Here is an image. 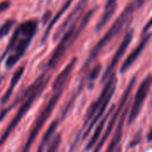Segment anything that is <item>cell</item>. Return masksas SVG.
<instances>
[{"label": "cell", "mask_w": 152, "mask_h": 152, "mask_svg": "<svg viewBox=\"0 0 152 152\" xmlns=\"http://www.w3.org/2000/svg\"><path fill=\"white\" fill-rule=\"evenodd\" d=\"M80 16H78L70 24V26L69 27V29L67 30L65 35L61 37V40L60 41L59 45L53 51L50 60L48 61V63H47L48 69H53L57 65V63L61 59V57L63 56V54L65 53L67 49L76 41V39L79 37V35L84 30V28L86 27V25L88 24L89 20L92 18V15L90 13H86L85 15V17L82 19L79 27L77 28V24L78 20L80 19Z\"/></svg>", "instance_id": "6da1fadb"}, {"label": "cell", "mask_w": 152, "mask_h": 152, "mask_svg": "<svg viewBox=\"0 0 152 152\" xmlns=\"http://www.w3.org/2000/svg\"><path fill=\"white\" fill-rule=\"evenodd\" d=\"M135 9H136V7H135L134 3L129 4L126 5V7L124 9V11L119 14V16L117 18V20L111 25L110 29L106 32L104 37L93 48V50L91 51L90 55L88 57L86 64L89 63L91 61H93L100 53V52L122 30V28H124V26L126 25V23L127 22L129 18L132 16V14L134 13Z\"/></svg>", "instance_id": "7a4b0ae2"}, {"label": "cell", "mask_w": 152, "mask_h": 152, "mask_svg": "<svg viewBox=\"0 0 152 152\" xmlns=\"http://www.w3.org/2000/svg\"><path fill=\"white\" fill-rule=\"evenodd\" d=\"M45 73L41 75V78L38 82V84L37 85V86L34 88V90L28 94V99L23 102V104L21 105V107L20 108L19 111L17 112V114L15 115V117L12 118V120L10 122V124L8 125L7 128L5 129V131L4 132V134H2L1 138H0V146H2L6 140L8 139V137L10 136V134H12V132L13 131V129L18 126V124L20 123V121L22 119V118L24 117V115L28 111L29 108L31 107V105L33 104V102H35V100L41 94V93L43 92V90L45 89V87L46 86L50 77L45 78Z\"/></svg>", "instance_id": "3957f363"}, {"label": "cell", "mask_w": 152, "mask_h": 152, "mask_svg": "<svg viewBox=\"0 0 152 152\" xmlns=\"http://www.w3.org/2000/svg\"><path fill=\"white\" fill-rule=\"evenodd\" d=\"M54 92H55L54 94L52 96V98L50 99V101L48 102L46 106L44 108V110L38 115V117H37L32 129L30 130V134H29V135L28 137V140H27V142H26V143H25V145L23 147L22 152L29 151V149H30L31 145L33 144V142H35V140L37 138V135L38 134V133L40 132V130L44 126L46 120L49 118V117H50L51 113L53 112L55 105L57 104L59 99L61 98V96L62 94V92H63V89H59V90H56Z\"/></svg>", "instance_id": "277c9868"}, {"label": "cell", "mask_w": 152, "mask_h": 152, "mask_svg": "<svg viewBox=\"0 0 152 152\" xmlns=\"http://www.w3.org/2000/svg\"><path fill=\"white\" fill-rule=\"evenodd\" d=\"M135 81H136V77L134 76V77L130 80V83H129L128 86L126 87L125 93L123 94V96H122V98H121V100H120V102H119V104H118V109L116 110L115 113L113 114V116H112V118H111L110 123L108 124V126H107V128H106V131H105V133H104V134H103L102 140L100 141V142L98 143V145L95 147V150H94V152H100L101 149L102 148V146L105 144L106 141L108 140V138H109V136H110V133H111V131H112V129H113V127H114V126H115V124H116V121H117L118 118L119 117V115H120L122 110L124 109V106L126 105V101H127V99H128V96H129V94H131V92H132V90H133V87H134V84H135Z\"/></svg>", "instance_id": "5b68a950"}, {"label": "cell", "mask_w": 152, "mask_h": 152, "mask_svg": "<svg viewBox=\"0 0 152 152\" xmlns=\"http://www.w3.org/2000/svg\"><path fill=\"white\" fill-rule=\"evenodd\" d=\"M151 76L148 75L147 77L142 82V84L140 85L133 106H132V110L129 115V118H128V124H132L136 118L138 117V115L141 112V110L142 108L143 102L149 94L150 88H151Z\"/></svg>", "instance_id": "8992f818"}, {"label": "cell", "mask_w": 152, "mask_h": 152, "mask_svg": "<svg viewBox=\"0 0 152 152\" xmlns=\"http://www.w3.org/2000/svg\"><path fill=\"white\" fill-rule=\"evenodd\" d=\"M20 31V30H19ZM33 38V36H29V35H23L20 32V37L19 39L15 45V46L13 47L12 53L10 54L6 60L5 65L7 68H12L13 67L16 62L24 55L26 50L28 49L31 40Z\"/></svg>", "instance_id": "52a82bcc"}, {"label": "cell", "mask_w": 152, "mask_h": 152, "mask_svg": "<svg viewBox=\"0 0 152 152\" xmlns=\"http://www.w3.org/2000/svg\"><path fill=\"white\" fill-rule=\"evenodd\" d=\"M116 81H117V80H116V75H115V73L112 72V73L109 76V79H108L106 85L104 86V87H103V89H102V93H101L99 98H98L95 102H94V103H93V104L90 106V108L88 109V111H87V114H86V120H85V124H84V126H83V127H82V131H83L84 128L88 125V122L92 119V118L94 117V115L95 114V112L100 109V107L102 106L103 101L105 100V98H106L108 93H109L110 90L112 88V86L116 84Z\"/></svg>", "instance_id": "ba28073f"}, {"label": "cell", "mask_w": 152, "mask_h": 152, "mask_svg": "<svg viewBox=\"0 0 152 152\" xmlns=\"http://www.w3.org/2000/svg\"><path fill=\"white\" fill-rule=\"evenodd\" d=\"M133 37H134V31L133 30H131V31L126 33V35L125 36V37H124V39H123V41L121 43V45H119L118 49L117 50L116 53L114 54V56H113L110 65L108 66L107 69L105 70V72H104V74L102 76V81L106 80V78H108L109 76L113 72L115 67L117 66V64L118 63V61H120V59L122 58V56L126 53V49L128 48V46H129V45H130V43H131V41L133 39Z\"/></svg>", "instance_id": "9c48e42d"}, {"label": "cell", "mask_w": 152, "mask_h": 152, "mask_svg": "<svg viewBox=\"0 0 152 152\" xmlns=\"http://www.w3.org/2000/svg\"><path fill=\"white\" fill-rule=\"evenodd\" d=\"M150 38H151V34L145 35V37L141 41V43L138 45V46L129 54V56L126 58V60L122 64V67L120 69V72L121 73H125L126 71H127L128 69L134 63V61L138 59V57L141 55V53H142V51L145 49V46L147 45Z\"/></svg>", "instance_id": "30bf717a"}, {"label": "cell", "mask_w": 152, "mask_h": 152, "mask_svg": "<svg viewBox=\"0 0 152 152\" xmlns=\"http://www.w3.org/2000/svg\"><path fill=\"white\" fill-rule=\"evenodd\" d=\"M76 62H77V58L75 57L69 62V64L63 69V70L57 76V77L54 79L53 84V88L54 91L59 90V89H64L68 77H69L71 71L73 70L76 65Z\"/></svg>", "instance_id": "8fae6325"}, {"label": "cell", "mask_w": 152, "mask_h": 152, "mask_svg": "<svg viewBox=\"0 0 152 152\" xmlns=\"http://www.w3.org/2000/svg\"><path fill=\"white\" fill-rule=\"evenodd\" d=\"M117 3H118V0H108L107 4L105 5V8H104L103 14L96 25L97 32L100 31L109 22V20L112 18V16L114 15V13L117 10Z\"/></svg>", "instance_id": "7c38bea8"}, {"label": "cell", "mask_w": 152, "mask_h": 152, "mask_svg": "<svg viewBox=\"0 0 152 152\" xmlns=\"http://www.w3.org/2000/svg\"><path fill=\"white\" fill-rule=\"evenodd\" d=\"M115 89H116V84L112 86V88L110 90V92L108 93V94H107V96H106V98H105V100L103 101V102H102V106L100 107V110H99V111H98V113H97V115L94 117V118L92 120V122H91V124H90V126L87 127V129H86V131L85 132V134H84V138L83 139H86V137L90 134V132L92 131V129L94 128V125L99 121V119L102 117V115H103V113H104V111H105V110L107 109V106H108V104H109V102H110V100H111V98H112V95L114 94V93H115Z\"/></svg>", "instance_id": "4fadbf2b"}, {"label": "cell", "mask_w": 152, "mask_h": 152, "mask_svg": "<svg viewBox=\"0 0 152 152\" xmlns=\"http://www.w3.org/2000/svg\"><path fill=\"white\" fill-rule=\"evenodd\" d=\"M130 108V104L127 105V107L125 109V111L124 113L122 114V116L120 117V119H119V122H118V125L117 126V130H116V133L114 134V137L111 141V142L110 143L108 149L106 152H114L115 149L117 148V146L118 145V143L120 142L121 141V137H122V134H123V126H124V122H125V119H126V117L127 115V112H128V110Z\"/></svg>", "instance_id": "5bb4252c"}, {"label": "cell", "mask_w": 152, "mask_h": 152, "mask_svg": "<svg viewBox=\"0 0 152 152\" xmlns=\"http://www.w3.org/2000/svg\"><path fill=\"white\" fill-rule=\"evenodd\" d=\"M114 109H115V105H112V107L110 109V110L107 112V114L103 117L102 120L100 122V124H99V125L97 126V127L95 128V131H94V133L92 138L90 139V141L88 142V144H87V146H86V150H87V151H88V150H91V149L95 145V143L97 142V141H98V139L100 138V135H101V134H102V130H103V127H104V126H105V123H106V121H107L109 116H110V115L112 113V111L114 110Z\"/></svg>", "instance_id": "9a60e30c"}, {"label": "cell", "mask_w": 152, "mask_h": 152, "mask_svg": "<svg viewBox=\"0 0 152 152\" xmlns=\"http://www.w3.org/2000/svg\"><path fill=\"white\" fill-rule=\"evenodd\" d=\"M24 70H25V67L21 66V67H20V68L14 72V74L12 75V79H11V83H10L9 88H8L7 91L5 92V94H4V95L3 96V98L1 99V102H2V103H5V102L9 100V98L11 97V95H12V92H13V89H14L15 86L18 84V82L20 81V77H22V75H23V73H24Z\"/></svg>", "instance_id": "2e32d148"}, {"label": "cell", "mask_w": 152, "mask_h": 152, "mask_svg": "<svg viewBox=\"0 0 152 152\" xmlns=\"http://www.w3.org/2000/svg\"><path fill=\"white\" fill-rule=\"evenodd\" d=\"M72 2H73V0H67V2L63 4V6L61 8V10L57 12V14L54 16V18L51 20V22L49 23V25H48V27L46 28V29H45V34H44V36H43V38H42V42H43V43L45 41V39H46L47 37L49 36V34H50V32H51L53 27V26L57 23V21L61 19V17L63 15V13L69 9V7L70 6V4H71Z\"/></svg>", "instance_id": "e0dca14e"}, {"label": "cell", "mask_w": 152, "mask_h": 152, "mask_svg": "<svg viewBox=\"0 0 152 152\" xmlns=\"http://www.w3.org/2000/svg\"><path fill=\"white\" fill-rule=\"evenodd\" d=\"M57 126H58V121L55 120L53 122H52V124L50 125V126L48 127V129L45 131V134H44L43 136V139H42V142L40 143V146L38 147L37 149V152H44V149H45V146L47 144V142L50 141V139L53 137L54 132L56 131L57 129Z\"/></svg>", "instance_id": "ac0fdd59"}, {"label": "cell", "mask_w": 152, "mask_h": 152, "mask_svg": "<svg viewBox=\"0 0 152 152\" xmlns=\"http://www.w3.org/2000/svg\"><path fill=\"white\" fill-rule=\"evenodd\" d=\"M19 37H20V31H19V28H17L15 29V31L13 32V34H12L11 39H10V42H9V44H8V45H7V47H6L4 53L2 54V56H1V58H0V61H1L4 56H6L7 53H9L10 52H12V50L13 49V47L15 46V45H16V43H17V41H18V39H19Z\"/></svg>", "instance_id": "d6986e66"}, {"label": "cell", "mask_w": 152, "mask_h": 152, "mask_svg": "<svg viewBox=\"0 0 152 152\" xmlns=\"http://www.w3.org/2000/svg\"><path fill=\"white\" fill-rule=\"evenodd\" d=\"M14 24H15L14 20H7L4 24H2L0 27V38L5 37L10 32V30L12 29Z\"/></svg>", "instance_id": "ffe728a7"}, {"label": "cell", "mask_w": 152, "mask_h": 152, "mask_svg": "<svg viewBox=\"0 0 152 152\" xmlns=\"http://www.w3.org/2000/svg\"><path fill=\"white\" fill-rule=\"evenodd\" d=\"M61 142V134H59L53 139V142L51 143V145L49 146V148L47 150V152H57L59 147H60Z\"/></svg>", "instance_id": "44dd1931"}, {"label": "cell", "mask_w": 152, "mask_h": 152, "mask_svg": "<svg viewBox=\"0 0 152 152\" xmlns=\"http://www.w3.org/2000/svg\"><path fill=\"white\" fill-rule=\"evenodd\" d=\"M101 69H102V65L101 64H97L94 68V69L91 71L90 76H89V79L90 80H94L95 78H97V77L99 76V74L101 72Z\"/></svg>", "instance_id": "7402d4cb"}, {"label": "cell", "mask_w": 152, "mask_h": 152, "mask_svg": "<svg viewBox=\"0 0 152 152\" xmlns=\"http://www.w3.org/2000/svg\"><path fill=\"white\" fill-rule=\"evenodd\" d=\"M10 5H11V3L8 0L1 2L0 3V13L3 12H4V11H6L10 7Z\"/></svg>", "instance_id": "603a6c76"}, {"label": "cell", "mask_w": 152, "mask_h": 152, "mask_svg": "<svg viewBox=\"0 0 152 152\" xmlns=\"http://www.w3.org/2000/svg\"><path fill=\"white\" fill-rule=\"evenodd\" d=\"M144 1H145V0H136L134 4L135 7H136V8H138V7H140V6H142V5L143 4Z\"/></svg>", "instance_id": "cb8c5ba5"}, {"label": "cell", "mask_w": 152, "mask_h": 152, "mask_svg": "<svg viewBox=\"0 0 152 152\" xmlns=\"http://www.w3.org/2000/svg\"><path fill=\"white\" fill-rule=\"evenodd\" d=\"M151 20H150L147 22V25H146V27H144L143 33H147V32H148V30L151 28Z\"/></svg>", "instance_id": "d4e9b609"}, {"label": "cell", "mask_w": 152, "mask_h": 152, "mask_svg": "<svg viewBox=\"0 0 152 152\" xmlns=\"http://www.w3.org/2000/svg\"><path fill=\"white\" fill-rule=\"evenodd\" d=\"M48 16H50V12H47L45 14V16H44V18H43V23H45V22L48 20Z\"/></svg>", "instance_id": "484cf974"}, {"label": "cell", "mask_w": 152, "mask_h": 152, "mask_svg": "<svg viewBox=\"0 0 152 152\" xmlns=\"http://www.w3.org/2000/svg\"><path fill=\"white\" fill-rule=\"evenodd\" d=\"M118 152H119V151H118Z\"/></svg>", "instance_id": "4316f807"}]
</instances>
